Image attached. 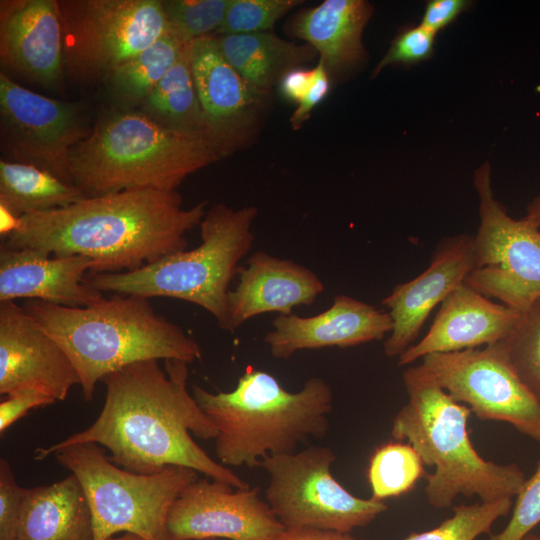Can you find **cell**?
<instances>
[{
	"mask_svg": "<svg viewBox=\"0 0 540 540\" xmlns=\"http://www.w3.org/2000/svg\"><path fill=\"white\" fill-rule=\"evenodd\" d=\"M188 363L145 360L107 375L103 408L86 429L49 447L38 448L42 460L74 444L96 443L109 450L115 465L138 474L182 466L236 489L249 484L213 460L192 438L215 439L217 429L188 392Z\"/></svg>",
	"mask_w": 540,
	"mask_h": 540,
	"instance_id": "6da1fadb",
	"label": "cell"
},
{
	"mask_svg": "<svg viewBox=\"0 0 540 540\" xmlns=\"http://www.w3.org/2000/svg\"><path fill=\"white\" fill-rule=\"evenodd\" d=\"M182 203L177 191L157 189L85 197L21 217L0 247L87 256L95 263L92 273L134 271L187 249L186 233L200 225L206 202Z\"/></svg>",
	"mask_w": 540,
	"mask_h": 540,
	"instance_id": "7a4b0ae2",
	"label": "cell"
},
{
	"mask_svg": "<svg viewBox=\"0 0 540 540\" xmlns=\"http://www.w3.org/2000/svg\"><path fill=\"white\" fill-rule=\"evenodd\" d=\"M24 310L65 351L79 378L84 400L107 375L145 360L202 357L201 347L180 326L157 314L148 298L114 294L84 307L26 300Z\"/></svg>",
	"mask_w": 540,
	"mask_h": 540,
	"instance_id": "3957f363",
	"label": "cell"
},
{
	"mask_svg": "<svg viewBox=\"0 0 540 540\" xmlns=\"http://www.w3.org/2000/svg\"><path fill=\"white\" fill-rule=\"evenodd\" d=\"M192 395L217 429L215 452L226 467H259L267 456L293 453L308 439L323 438L333 408L325 379L311 377L289 392L272 374L251 366L229 392L193 385Z\"/></svg>",
	"mask_w": 540,
	"mask_h": 540,
	"instance_id": "277c9868",
	"label": "cell"
},
{
	"mask_svg": "<svg viewBox=\"0 0 540 540\" xmlns=\"http://www.w3.org/2000/svg\"><path fill=\"white\" fill-rule=\"evenodd\" d=\"M403 383L408 401L392 421L391 436L406 440L424 465L435 467L426 476L431 506L450 507L458 495L491 502L519 493L526 480L519 466L488 461L472 445L468 406L455 401L421 364L403 372Z\"/></svg>",
	"mask_w": 540,
	"mask_h": 540,
	"instance_id": "5b68a950",
	"label": "cell"
},
{
	"mask_svg": "<svg viewBox=\"0 0 540 540\" xmlns=\"http://www.w3.org/2000/svg\"><path fill=\"white\" fill-rule=\"evenodd\" d=\"M222 158L206 132L180 130L137 111L103 118L72 149L73 183L86 197L129 189L176 191Z\"/></svg>",
	"mask_w": 540,
	"mask_h": 540,
	"instance_id": "8992f818",
	"label": "cell"
},
{
	"mask_svg": "<svg viewBox=\"0 0 540 540\" xmlns=\"http://www.w3.org/2000/svg\"><path fill=\"white\" fill-rule=\"evenodd\" d=\"M255 206L239 209L218 203L204 215L201 243L194 249L165 256L129 272L92 273L84 283L101 293L168 297L193 303L208 311L218 326L231 332L227 295L239 262L251 250Z\"/></svg>",
	"mask_w": 540,
	"mask_h": 540,
	"instance_id": "52a82bcc",
	"label": "cell"
},
{
	"mask_svg": "<svg viewBox=\"0 0 540 540\" xmlns=\"http://www.w3.org/2000/svg\"><path fill=\"white\" fill-rule=\"evenodd\" d=\"M53 455L83 488L94 540H108L121 532L143 540H169V511L182 490L198 479V472L182 466L154 474L128 471L112 463L96 443L70 445Z\"/></svg>",
	"mask_w": 540,
	"mask_h": 540,
	"instance_id": "ba28073f",
	"label": "cell"
},
{
	"mask_svg": "<svg viewBox=\"0 0 540 540\" xmlns=\"http://www.w3.org/2000/svg\"><path fill=\"white\" fill-rule=\"evenodd\" d=\"M335 458L328 446H310L260 462L268 476L267 503L286 529L350 533L387 510L383 501L347 491L331 473Z\"/></svg>",
	"mask_w": 540,
	"mask_h": 540,
	"instance_id": "9c48e42d",
	"label": "cell"
},
{
	"mask_svg": "<svg viewBox=\"0 0 540 540\" xmlns=\"http://www.w3.org/2000/svg\"><path fill=\"white\" fill-rule=\"evenodd\" d=\"M64 69L75 78L110 76L168 32L160 0L58 1Z\"/></svg>",
	"mask_w": 540,
	"mask_h": 540,
	"instance_id": "30bf717a",
	"label": "cell"
},
{
	"mask_svg": "<svg viewBox=\"0 0 540 540\" xmlns=\"http://www.w3.org/2000/svg\"><path fill=\"white\" fill-rule=\"evenodd\" d=\"M480 223L473 236L474 267L464 283L520 312L540 298V228L514 219L495 197L488 162L474 173Z\"/></svg>",
	"mask_w": 540,
	"mask_h": 540,
	"instance_id": "8fae6325",
	"label": "cell"
},
{
	"mask_svg": "<svg viewBox=\"0 0 540 540\" xmlns=\"http://www.w3.org/2000/svg\"><path fill=\"white\" fill-rule=\"evenodd\" d=\"M420 364L479 419L508 423L540 442V402L519 378L500 342L429 354Z\"/></svg>",
	"mask_w": 540,
	"mask_h": 540,
	"instance_id": "7c38bea8",
	"label": "cell"
},
{
	"mask_svg": "<svg viewBox=\"0 0 540 540\" xmlns=\"http://www.w3.org/2000/svg\"><path fill=\"white\" fill-rule=\"evenodd\" d=\"M206 132L222 158L257 140L271 107L270 92L252 86L227 61L214 35L187 45Z\"/></svg>",
	"mask_w": 540,
	"mask_h": 540,
	"instance_id": "4fadbf2b",
	"label": "cell"
},
{
	"mask_svg": "<svg viewBox=\"0 0 540 540\" xmlns=\"http://www.w3.org/2000/svg\"><path fill=\"white\" fill-rule=\"evenodd\" d=\"M2 135L16 162L40 167L73 184L70 155L87 136L76 103L52 99L0 74Z\"/></svg>",
	"mask_w": 540,
	"mask_h": 540,
	"instance_id": "5bb4252c",
	"label": "cell"
},
{
	"mask_svg": "<svg viewBox=\"0 0 540 540\" xmlns=\"http://www.w3.org/2000/svg\"><path fill=\"white\" fill-rule=\"evenodd\" d=\"M233 488L208 477L185 487L168 514L169 540H274L286 529L258 487Z\"/></svg>",
	"mask_w": 540,
	"mask_h": 540,
	"instance_id": "9a60e30c",
	"label": "cell"
},
{
	"mask_svg": "<svg viewBox=\"0 0 540 540\" xmlns=\"http://www.w3.org/2000/svg\"><path fill=\"white\" fill-rule=\"evenodd\" d=\"M79 375L62 347L15 301L0 302V394L21 390L65 400Z\"/></svg>",
	"mask_w": 540,
	"mask_h": 540,
	"instance_id": "2e32d148",
	"label": "cell"
},
{
	"mask_svg": "<svg viewBox=\"0 0 540 540\" xmlns=\"http://www.w3.org/2000/svg\"><path fill=\"white\" fill-rule=\"evenodd\" d=\"M473 267V236L447 237L421 274L393 288L381 301L393 321L383 343L387 357L398 358L413 345L431 311L464 283Z\"/></svg>",
	"mask_w": 540,
	"mask_h": 540,
	"instance_id": "e0dca14e",
	"label": "cell"
},
{
	"mask_svg": "<svg viewBox=\"0 0 540 540\" xmlns=\"http://www.w3.org/2000/svg\"><path fill=\"white\" fill-rule=\"evenodd\" d=\"M393 321L388 312L345 294L334 296L320 314L277 315L264 342L275 359L287 360L302 350L351 347L388 336Z\"/></svg>",
	"mask_w": 540,
	"mask_h": 540,
	"instance_id": "ac0fdd59",
	"label": "cell"
},
{
	"mask_svg": "<svg viewBox=\"0 0 540 540\" xmlns=\"http://www.w3.org/2000/svg\"><path fill=\"white\" fill-rule=\"evenodd\" d=\"M0 7L2 64L43 86L58 85L64 72L58 1H1Z\"/></svg>",
	"mask_w": 540,
	"mask_h": 540,
	"instance_id": "d6986e66",
	"label": "cell"
},
{
	"mask_svg": "<svg viewBox=\"0 0 540 540\" xmlns=\"http://www.w3.org/2000/svg\"><path fill=\"white\" fill-rule=\"evenodd\" d=\"M521 314L463 283L442 301L425 336L406 349L398 357L397 364L407 366L429 354L501 342L515 329Z\"/></svg>",
	"mask_w": 540,
	"mask_h": 540,
	"instance_id": "ffe728a7",
	"label": "cell"
},
{
	"mask_svg": "<svg viewBox=\"0 0 540 540\" xmlns=\"http://www.w3.org/2000/svg\"><path fill=\"white\" fill-rule=\"evenodd\" d=\"M94 266L87 256L50 257L36 249L0 247V302L28 299L67 307L88 306L104 297L84 283Z\"/></svg>",
	"mask_w": 540,
	"mask_h": 540,
	"instance_id": "44dd1931",
	"label": "cell"
},
{
	"mask_svg": "<svg viewBox=\"0 0 540 540\" xmlns=\"http://www.w3.org/2000/svg\"><path fill=\"white\" fill-rule=\"evenodd\" d=\"M236 277L237 284L227 295L231 332L260 314L290 315L294 307L314 303L324 291L311 269L262 250L248 257Z\"/></svg>",
	"mask_w": 540,
	"mask_h": 540,
	"instance_id": "7402d4cb",
	"label": "cell"
},
{
	"mask_svg": "<svg viewBox=\"0 0 540 540\" xmlns=\"http://www.w3.org/2000/svg\"><path fill=\"white\" fill-rule=\"evenodd\" d=\"M372 14L373 6L364 0H324L296 13L288 29L316 50L333 80L365 62L362 34Z\"/></svg>",
	"mask_w": 540,
	"mask_h": 540,
	"instance_id": "603a6c76",
	"label": "cell"
},
{
	"mask_svg": "<svg viewBox=\"0 0 540 540\" xmlns=\"http://www.w3.org/2000/svg\"><path fill=\"white\" fill-rule=\"evenodd\" d=\"M16 540H94L91 510L74 474L27 488Z\"/></svg>",
	"mask_w": 540,
	"mask_h": 540,
	"instance_id": "cb8c5ba5",
	"label": "cell"
},
{
	"mask_svg": "<svg viewBox=\"0 0 540 540\" xmlns=\"http://www.w3.org/2000/svg\"><path fill=\"white\" fill-rule=\"evenodd\" d=\"M214 36L227 61L264 92H270L288 71L318 57L311 45L296 44L269 31Z\"/></svg>",
	"mask_w": 540,
	"mask_h": 540,
	"instance_id": "d4e9b609",
	"label": "cell"
},
{
	"mask_svg": "<svg viewBox=\"0 0 540 540\" xmlns=\"http://www.w3.org/2000/svg\"><path fill=\"white\" fill-rule=\"evenodd\" d=\"M85 197L78 187L40 167L0 161V205L19 218L66 207Z\"/></svg>",
	"mask_w": 540,
	"mask_h": 540,
	"instance_id": "484cf974",
	"label": "cell"
},
{
	"mask_svg": "<svg viewBox=\"0 0 540 540\" xmlns=\"http://www.w3.org/2000/svg\"><path fill=\"white\" fill-rule=\"evenodd\" d=\"M144 102L153 117L165 125L180 130L206 132L187 45Z\"/></svg>",
	"mask_w": 540,
	"mask_h": 540,
	"instance_id": "4316f807",
	"label": "cell"
},
{
	"mask_svg": "<svg viewBox=\"0 0 540 540\" xmlns=\"http://www.w3.org/2000/svg\"><path fill=\"white\" fill-rule=\"evenodd\" d=\"M184 46L169 32L164 34L109 76L114 93L124 102L145 101L174 65Z\"/></svg>",
	"mask_w": 540,
	"mask_h": 540,
	"instance_id": "83f0119b",
	"label": "cell"
},
{
	"mask_svg": "<svg viewBox=\"0 0 540 540\" xmlns=\"http://www.w3.org/2000/svg\"><path fill=\"white\" fill-rule=\"evenodd\" d=\"M425 475L424 464L409 443L389 442L372 454L367 470L372 498L384 501L411 491Z\"/></svg>",
	"mask_w": 540,
	"mask_h": 540,
	"instance_id": "f1b7e54d",
	"label": "cell"
},
{
	"mask_svg": "<svg viewBox=\"0 0 540 540\" xmlns=\"http://www.w3.org/2000/svg\"><path fill=\"white\" fill-rule=\"evenodd\" d=\"M512 498H502L491 502L471 505L460 504L454 513L437 527L413 532L403 540H475L482 534L490 533L494 522L509 513Z\"/></svg>",
	"mask_w": 540,
	"mask_h": 540,
	"instance_id": "f546056e",
	"label": "cell"
},
{
	"mask_svg": "<svg viewBox=\"0 0 540 540\" xmlns=\"http://www.w3.org/2000/svg\"><path fill=\"white\" fill-rule=\"evenodd\" d=\"M500 343L519 378L540 402V298L522 312L515 329Z\"/></svg>",
	"mask_w": 540,
	"mask_h": 540,
	"instance_id": "4dcf8cb0",
	"label": "cell"
},
{
	"mask_svg": "<svg viewBox=\"0 0 540 540\" xmlns=\"http://www.w3.org/2000/svg\"><path fill=\"white\" fill-rule=\"evenodd\" d=\"M231 0H165L168 32L182 45L213 35L220 28Z\"/></svg>",
	"mask_w": 540,
	"mask_h": 540,
	"instance_id": "1f68e13d",
	"label": "cell"
},
{
	"mask_svg": "<svg viewBox=\"0 0 540 540\" xmlns=\"http://www.w3.org/2000/svg\"><path fill=\"white\" fill-rule=\"evenodd\" d=\"M300 0H231L216 36L267 32Z\"/></svg>",
	"mask_w": 540,
	"mask_h": 540,
	"instance_id": "d6a6232c",
	"label": "cell"
},
{
	"mask_svg": "<svg viewBox=\"0 0 540 540\" xmlns=\"http://www.w3.org/2000/svg\"><path fill=\"white\" fill-rule=\"evenodd\" d=\"M516 497L508 524L490 540H523L540 523V459Z\"/></svg>",
	"mask_w": 540,
	"mask_h": 540,
	"instance_id": "836d02e7",
	"label": "cell"
},
{
	"mask_svg": "<svg viewBox=\"0 0 540 540\" xmlns=\"http://www.w3.org/2000/svg\"><path fill=\"white\" fill-rule=\"evenodd\" d=\"M436 34L420 24L400 32L372 72L376 77L390 65H412L428 59L434 47Z\"/></svg>",
	"mask_w": 540,
	"mask_h": 540,
	"instance_id": "e575fe53",
	"label": "cell"
},
{
	"mask_svg": "<svg viewBox=\"0 0 540 540\" xmlns=\"http://www.w3.org/2000/svg\"><path fill=\"white\" fill-rule=\"evenodd\" d=\"M27 488L21 487L9 462L0 460V540H16Z\"/></svg>",
	"mask_w": 540,
	"mask_h": 540,
	"instance_id": "d590c367",
	"label": "cell"
},
{
	"mask_svg": "<svg viewBox=\"0 0 540 540\" xmlns=\"http://www.w3.org/2000/svg\"><path fill=\"white\" fill-rule=\"evenodd\" d=\"M55 401L52 397L35 390H21L7 395L0 403L1 435L29 410L53 404Z\"/></svg>",
	"mask_w": 540,
	"mask_h": 540,
	"instance_id": "8d00e7d4",
	"label": "cell"
},
{
	"mask_svg": "<svg viewBox=\"0 0 540 540\" xmlns=\"http://www.w3.org/2000/svg\"><path fill=\"white\" fill-rule=\"evenodd\" d=\"M316 78L307 94L298 103L297 108L290 117L292 129L298 130L310 118L312 111L316 108L328 95L330 90L331 79L323 65L318 60L316 64Z\"/></svg>",
	"mask_w": 540,
	"mask_h": 540,
	"instance_id": "74e56055",
	"label": "cell"
},
{
	"mask_svg": "<svg viewBox=\"0 0 540 540\" xmlns=\"http://www.w3.org/2000/svg\"><path fill=\"white\" fill-rule=\"evenodd\" d=\"M469 5L465 0H432L425 7L420 25L437 34L453 22Z\"/></svg>",
	"mask_w": 540,
	"mask_h": 540,
	"instance_id": "f35d334b",
	"label": "cell"
},
{
	"mask_svg": "<svg viewBox=\"0 0 540 540\" xmlns=\"http://www.w3.org/2000/svg\"><path fill=\"white\" fill-rule=\"evenodd\" d=\"M316 73V66L313 69L298 67L288 71L278 83L281 96L298 104L314 83Z\"/></svg>",
	"mask_w": 540,
	"mask_h": 540,
	"instance_id": "ab89813d",
	"label": "cell"
},
{
	"mask_svg": "<svg viewBox=\"0 0 540 540\" xmlns=\"http://www.w3.org/2000/svg\"><path fill=\"white\" fill-rule=\"evenodd\" d=\"M274 540H364L349 533L319 529H285Z\"/></svg>",
	"mask_w": 540,
	"mask_h": 540,
	"instance_id": "60d3db41",
	"label": "cell"
},
{
	"mask_svg": "<svg viewBox=\"0 0 540 540\" xmlns=\"http://www.w3.org/2000/svg\"><path fill=\"white\" fill-rule=\"evenodd\" d=\"M20 218L3 205H0V235L1 240L8 237L19 226Z\"/></svg>",
	"mask_w": 540,
	"mask_h": 540,
	"instance_id": "b9f144b4",
	"label": "cell"
},
{
	"mask_svg": "<svg viewBox=\"0 0 540 540\" xmlns=\"http://www.w3.org/2000/svg\"><path fill=\"white\" fill-rule=\"evenodd\" d=\"M524 218L540 228V194L529 203Z\"/></svg>",
	"mask_w": 540,
	"mask_h": 540,
	"instance_id": "7bdbcfd3",
	"label": "cell"
},
{
	"mask_svg": "<svg viewBox=\"0 0 540 540\" xmlns=\"http://www.w3.org/2000/svg\"><path fill=\"white\" fill-rule=\"evenodd\" d=\"M108 540H143V539L134 534L124 533L123 535H120V536H113L109 538ZM203 540H217V539L211 538V539H203Z\"/></svg>",
	"mask_w": 540,
	"mask_h": 540,
	"instance_id": "ee69618b",
	"label": "cell"
},
{
	"mask_svg": "<svg viewBox=\"0 0 540 540\" xmlns=\"http://www.w3.org/2000/svg\"><path fill=\"white\" fill-rule=\"evenodd\" d=\"M523 540H540V537L528 534Z\"/></svg>",
	"mask_w": 540,
	"mask_h": 540,
	"instance_id": "f6af8a7d",
	"label": "cell"
}]
</instances>
